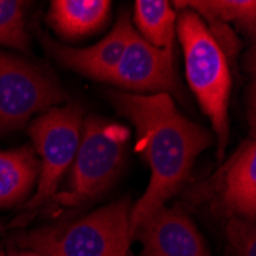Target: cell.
Returning <instances> with one entry per match:
<instances>
[{
	"label": "cell",
	"mask_w": 256,
	"mask_h": 256,
	"mask_svg": "<svg viewBox=\"0 0 256 256\" xmlns=\"http://www.w3.org/2000/svg\"><path fill=\"white\" fill-rule=\"evenodd\" d=\"M176 32L182 46L186 74L190 89L218 135V158L228 140V96L232 77L221 46L208 32L204 20L188 10L176 18Z\"/></svg>",
	"instance_id": "obj_2"
},
{
	"label": "cell",
	"mask_w": 256,
	"mask_h": 256,
	"mask_svg": "<svg viewBox=\"0 0 256 256\" xmlns=\"http://www.w3.org/2000/svg\"><path fill=\"white\" fill-rule=\"evenodd\" d=\"M129 215V200H120L78 221L30 232L18 244L43 256H126Z\"/></svg>",
	"instance_id": "obj_3"
},
{
	"label": "cell",
	"mask_w": 256,
	"mask_h": 256,
	"mask_svg": "<svg viewBox=\"0 0 256 256\" xmlns=\"http://www.w3.org/2000/svg\"><path fill=\"white\" fill-rule=\"evenodd\" d=\"M110 100L136 128V149L150 168L148 189L130 208V238L140 221L160 206H164L180 190L189 178L196 156L212 144V136L201 126L182 117L169 94L138 96L112 92Z\"/></svg>",
	"instance_id": "obj_1"
},
{
	"label": "cell",
	"mask_w": 256,
	"mask_h": 256,
	"mask_svg": "<svg viewBox=\"0 0 256 256\" xmlns=\"http://www.w3.org/2000/svg\"><path fill=\"white\" fill-rule=\"evenodd\" d=\"M40 172L32 149L22 148L0 152V207L25 198Z\"/></svg>",
	"instance_id": "obj_12"
},
{
	"label": "cell",
	"mask_w": 256,
	"mask_h": 256,
	"mask_svg": "<svg viewBox=\"0 0 256 256\" xmlns=\"http://www.w3.org/2000/svg\"><path fill=\"white\" fill-rule=\"evenodd\" d=\"M143 246V256H210L195 224L178 208L160 206L134 228L130 241Z\"/></svg>",
	"instance_id": "obj_8"
},
{
	"label": "cell",
	"mask_w": 256,
	"mask_h": 256,
	"mask_svg": "<svg viewBox=\"0 0 256 256\" xmlns=\"http://www.w3.org/2000/svg\"><path fill=\"white\" fill-rule=\"evenodd\" d=\"M108 0H54L50 18L56 30L66 37H80L98 30L108 14Z\"/></svg>",
	"instance_id": "obj_11"
},
{
	"label": "cell",
	"mask_w": 256,
	"mask_h": 256,
	"mask_svg": "<svg viewBox=\"0 0 256 256\" xmlns=\"http://www.w3.org/2000/svg\"><path fill=\"white\" fill-rule=\"evenodd\" d=\"M25 2L0 0V44L26 51L30 37L25 25Z\"/></svg>",
	"instance_id": "obj_15"
},
{
	"label": "cell",
	"mask_w": 256,
	"mask_h": 256,
	"mask_svg": "<svg viewBox=\"0 0 256 256\" xmlns=\"http://www.w3.org/2000/svg\"><path fill=\"white\" fill-rule=\"evenodd\" d=\"M106 82L135 90L138 96L176 92L174 50L155 48L132 28L124 52Z\"/></svg>",
	"instance_id": "obj_7"
},
{
	"label": "cell",
	"mask_w": 256,
	"mask_h": 256,
	"mask_svg": "<svg viewBox=\"0 0 256 256\" xmlns=\"http://www.w3.org/2000/svg\"><path fill=\"white\" fill-rule=\"evenodd\" d=\"M64 98L56 80L42 69L0 52V132L23 126L31 115Z\"/></svg>",
	"instance_id": "obj_6"
},
{
	"label": "cell",
	"mask_w": 256,
	"mask_h": 256,
	"mask_svg": "<svg viewBox=\"0 0 256 256\" xmlns=\"http://www.w3.org/2000/svg\"><path fill=\"white\" fill-rule=\"evenodd\" d=\"M227 236L236 256H256V228L250 220L232 218L227 226Z\"/></svg>",
	"instance_id": "obj_16"
},
{
	"label": "cell",
	"mask_w": 256,
	"mask_h": 256,
	"mask_svg": "<svg viewBox=\"0 0 256 256\" xmlns=\"http://www.w3.org/2000/svg\"><path fill=\"white\" fill-rule=\"evenodd\" d=\"M83 109L78 104L52 108L36 118L28 132L42 158L38 184L28 207H37L52 196L57 186L74 161L82 132Z\"/></svg>",
	"instance_id": "obj_5"
},
{
	"label": "cell",
	"mask_w": 256,
	"mask_h": 256,
	"mask_svg": "<svg viewBox=\"0 0 256 256\" xmlns=\"http://www.w3.org/2000/svg\"><path fill=\"white\" fill-rule=\"evenodd\" d=\"M135 23L148 43L158 50H174L176 14L166 0H136Z\"/></svg>",
	"instance_id": "obj_13"
},
{
	"label": "cell",
	"mask_w": 256,
	"mask_h": 256,
	"mask_svg": "<svg viewBox=\"0 0 256 256\" xmlns=\"http://www.w3.org/2000/svg\"><path fill=\"white\" fill-rule=\"evenodd\" d=\"M214 195L232 218L253 220L256 214V144L246 142L215 175Z\"/></svg>",
	"instance_id": "obj_9"
},
{
	"label": "cell",
	"mask_w": 256,
	"mask_h": 256,
	"mask_svg": "<svg viewBox=\"0 0 256 256\" xmlns=\"http://www.w3.org/2000/svg\"><path fill=\"white\" fill-rule=\"evenodd\" d=\"M10 256H43V254H38L34 252H18V253H11Z\"/></svg>",
	"instance_id": "obj_17"
},
{
	"label": "cell",
	"mask_w": 256,
	"mask_h": 256,
	"mask_svg": "<svg viewBox=\"0 0 256 256\" xmlns=\"http://www.w3.org/2000/svg\"><path fill=\"white\" fill-rule=\"evenodd\" d=\"M130 30L132 25L128 16H122L114 30L90 48L74 50L51 40L46 42V44L64 66L90 78L106 82L124 52Z\"/></svg>",
	"instance_id": "obj_10"
},
{
	"label": "cell",
	"mask_w": 256,
	"mask_h": 256,
	"mask_svg": "<svg viewBox=\"0 0 256 256\" xmlns=\"http://www.w3.org/2000/svg\"><path fill=\"white\" fill-rule=\"evenodd\" d=\"M178 8H188L196 12L201 18L206 17L207 22H218L227 25L228 22L235 23L242 30L253 32L256 2L248 0H210V2H175Z\"/></svg>",
	"instance_id": "obj_14"
},
{
	"label": "cell",
	"mask_w": 256,
	"mask_h": 256,
	"mask_svg": "<svg viewBox=\"0 0 256 256\" xmlns=\"http://www.w3.org/2000/svg\"><path fill=\"white\" fill-rule=\"evenodd\" d=\"M69 190L60 202L76 206L102 195L124 166L129 130L117 123L90 117L84 122Z\"/></svg>",
	"instance_id": "obj_4"
}]
</instances>
